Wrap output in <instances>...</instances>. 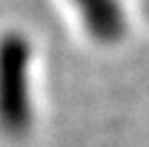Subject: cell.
I'll return each instance as SVG.
<instances>
[{
    "label": "cell",
    "mask_w": 149,
    "mask_h": 147,
    "mask_svg": "<svg viewBox=\"0 0 149 147\" xmlns=\"http://www.w3.org/2000/svg\"><path fill=\"white\" fill-rule=\"evenodd\" d=\"M28 60L30 48L24 36L0 38V129L8 135H20L30 125Z\"/></svg>",
    "instance_id": "6da1fadb"
},
{
    "label": "cell",
    "mask_w": 149,
    "mask_h": 147,
    "mask_svg": "<svg viewBox=\"0 0 149 147\" xmlns=\"http://www.w3.org/2000/svg\"><path fill=\"white\" fill-rule=\"evenodd\" d=\"M76 4L93 32L113 36L121 28V12L115 0H76Z\"/></svg>",
    "instance_id": "7a4b0ae2"
}]
</instances>
